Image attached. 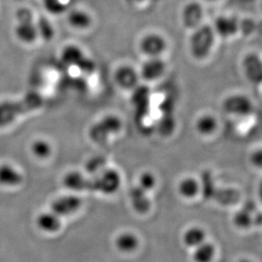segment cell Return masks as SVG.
<instances>
[{
	"mask_svg": "<svg viewBox=\"0 0 262 262\" xmlns=\"http://www.w3.org/2000/svg\"><path fill=\"white\" fill-rule=\"evenodd\" d=\"M245 72L249 79L254 82H260L261 80V62L256 55H250L244 62Z\"/></svg>",
	"mask_w": 262,
	"mask_h": 262,
	"instance_id": "cell-17",
	"label": "cell"
},
{
	"mask_svg": "<svg viewBox=\"0 0 262 262\" xmlns=\"http://www.w3.org/2000/svg\"><path fill=\"white\" fill-rule=\"evenodd\" d=\"M106 161L104 157L102 156H96L92 158L90 161H88L87 167L88 171L89 173L94 175L100 173L101 171H104V169H106Z\"/></svg>",
	"mask_w": 262,
	"mask_h": 262,
	"instance_id": "cell-26",
	"label": "cell"
},
{
	"mask_svg": "<svg viewBox=\"0 0 262 262\" xmlns=\"http://www.w3.org/2000/svg\"><path fill=\"white\" fill-rule=\"evenodd\" d=\"M215 42V31L208 25L196 28L190 38L191 54L196 59H204L210 55Z\"/></svg>",
	"mask_w": 262,
	"mask_h": 262,
	"instance_id": "cell-3",
	"label": "cell"
},
{
	"mask_svg": "<svg viewBox=\"0 0 262 262\" xmlns=\"http://www.w3.org/2000/svg\"><path fill=\"white\" fill-rule=\"evenodd\" d=\"M202 193L208 200H214L223 205H233L239 201L240 193L233 188H219L215 185L210 171L202 174Z\"/></svg>",
	"mask_w": 262,
	"mask_h": 262,
	"instance_id": "cell-2",
	"label": "cell"
},
{
	"mask_svg": "<svg viewBox=\"0 0 262 262\" xmlns=\"http://www.w3.org/2000/svg\"><path fill=\"white\" fill-rule=\"evenodd\" d=\"M166 64L159 57L149 58L142 66L141 76L146 81H156L164 74Z\"/></svg>",
	"mask_w": 262,
	"mask_h": 262,
	"instance_id": "cell-11",
	"label": "cell"
},
{
	"mask_svg": "<svg viewBox=\"0 0 262 262\" xmlns=\"http://www.w3.org/2000/svg\"><path fill=\"white\" fill-rule=\"evenodd\" d=\"M82 200L77 196H63L51 204V210L59 217H62L77 212L82 206Z\"/></svg>",
	"mask_w": 262,
	"mask_h": 262,
	"instance_id": "cell-8",
	"label": "cell"
},
{
	"mask_svg": "<svg viewBox=\"0 0 262 262\" xmlns=\"http://www.w3.org/2000/svg\"><path fill=\"white\" fill-rule=\"evenodd\" d=\"M32 152L39 158H47L52 152V148L48 142L38 140L32 144Z\"/></svg>",
	"mask_w": 262,
	"mask_h": 262,
	"instance_id": "cell-27",
	"label": "cell"
},
{
	"mask_svg": "<svg viewBox=\"0 0 262 262\" xmlns=\"http://www.w3.org/2000/svg\"><path fill=\"white\" fill-rule=\"evenodd\" d=\"M156 177L150 172H144L142 174L139 178V186L140 188H143L147 193L152 190L155 186H156Z\"/></svg>",
	"mask_w": 262,
	"mask_h": 262,
	"instance_id": "cell-29",
	"label": "cell"
},
{
	"mask_svg": "<svg viewBox=\"0 0 262 262\" xmlns=\"http://www.w3.org/2000/svg\"><path fill=\"white\" fill-rule=\"evenodd\" d=\"M239 262H251L250 260H247V259H243V260H240Z\"/></svg>",
	"mask_w": 262,
	"mask_h": 262,
	"instance_id": "cell-32",
	"label": "cell"
},
{
	"mask_svg": "<svg viewBox=\"0 0 262 262\" xmlns=\"http://www.w3.org/2000/svg\"><path fill=\"white\" fill-rule=\"evenodd\" d=\"M183 240L186 246L194 249L205 242V231L202 228L197 227L189 228L183 234Z\"/></svg>",
	"mask_w": 262,
	"mask_h": 262,
	"instance_id": "cell-22",
	"label": "cell"
},
{
	"mask_svg": "<svg viewBox=\"0 0 262 262\" xmlns=\"http://www.w3.org/2000/svg\"><path fill=\"white\" fill-rule=\"evenodd\" d=\"M255 211V206L252 201H248L243 206L241 210H238L234 215L233 217V223L237 228H250L255 223V218L253 216V214Z\"/></svg>",
	"mask_w": 262,
	"mask_h": 262,
	"instance_id": "cell-15",
	"label": "cell"
},
{
	"mask_svg": "<svg viewBox=\"0 0 262 262\" xmlns=\"http://www.w3.org/2000/svg\"><path fill=\"white\" fill-rule=\"evenodd\" d=\"M203 16V10L198 3H189L183 11V23L189 29L198 28Z\"/></svg>",
	"mask_w": 262,
	"mask_h": 262,
	"instance_id": "cell-12",
	"label": "cell"
},
{
	"mask_svg": "<svg viewBox=\"0 0 262 262\" xmlns=\"http://www.w3.org/2000/svg\"><path fill=\"white\" fill-rule=\"evenodd\" d=\"M61 59L67 67H76L82 73L91 74L95 70V64L91 59L76 45H67L62 50Z\"/></svg>",
	"mask_w": 262,
	"mask_h": 262,
	"instance_id": "cell-5",
	"label": "cell"
},
{
	"mask_svg": "<svg viewBox=\"0 0 262 262\" xmlns=\"http://www.w3.org/2000/svg\"><path fill=\"white\" fill-rule=\"evenodd\" d=\"M201 190V184L193 178H186L181 181L178 191L181 195L186 199L194 198Z\"/></svg>",
	"mask_w": 262,
	"mask_h": 262,
	"instance_id": "cell-21",
	"label": "cell"
},
{
	"mask_svg": "<svg viewBox=\"0 0 262 262\" xmlns=\"http://www.w3.org/2000/svg\"><path fill=\"white\" fill-rule=\"evenodd\" d=\"M207 1H215V0H207Z\"/></svg>",
	"mask_w": 262,
	"mask_h": 262,
	"instance_id": "cell-33",
	"label": "cell"
},
{
	"mask_svg": "<svg viewBox=\"0 0 262 262\" xmlns=\"http://www.w3.org/2000/svg\"><path fill=\"white\" fill-rule=\"evenodd\" d=\"M37 224L43 232L55 233L61 228V217L52 211L42 213L37 216Z\"/></svg>",
	"mask_w": 262,
	"mask_h": 262,
	"instance_id": "cell-16",
	"label": "cell"
},
{
	"mask_svg": "<svg viewBox=\"0 0 262 262\" xmlns=\"http://www.w3.org/2000/svg\"><path fill=\"white\" fill-rule=\"evenodd\" d=\"M223 109L228 114L237 117H247L253 112V104L250 99L242 94L228 97L223 102Z\"/></svg>",
	"mask_w": 262,
	"mask_h": 262,
	"instance_id": "cell-7",
	"label": "cell"
},
{
	"mask_svg": "<svg viewBox=\"0 0 262 262\" xmlns=\"http://www.w3.org/2000/svg\"><path fill=\"white\" fill-rule=\"evenodd\" d=\"M43 104L41 94L32 92L16 101L0 102V127L8 126L17 117L39 109Z\"/></svg>",
	"mask_w": 262,
	"mask_h": 262,
	"instance_id": "cell-1",
	"label": "cell"
},
{
	"mask_svg": "<svg viewBox=\"0 0 262 262\" xmlns=\"http://www.w3.org/2000/svg\"><path fill=\"white\" fill-rule=\"evenodd\" d=\"M45 10L53 15H59L67 10V5L62 0H42Z\"/></svg>",
	"mask_w": 262,
	"mask_h": 262,
	"instance_id": "cell-28",
	"label": "cell"
},
{
	"mask_svg": "<svg viewBox=\"0 0 262 262\" xmlns=\"http://www.w3.org/2000/svg\"><path fill=\"white\" fill-rule=\"evenodd\" d=\"M37 33L38 36H41L45 40H51L55 36V29L52 24L45 18H41L37 21Z\"/></svg>",
	"mask_w": 262,
	"mask_h": 262,
	"instance_id": "cell-25",
	"label": "cell"
},
{
	"mask_svg": "<svg viewBox=\"0 0 262 262\" xmlns=\"http://www.w3.org/2000/svg\"><path fill=\"white\" fill-rule=\"evenodd\" d=\"M166 42L163 37L157 33L146 35L140 42V49L149 58L159 57L166 50Z\"/></svg>",
	"mask_w": 262,
	"mask_h": 262,
	"instance_id": "cell-9",
	"label": "cell"
},
{
	"mask_svg": "<svg viewBox=\"0 0 262 262\" xmlns=\"http://www.w3.org/2000/svg\"><path fill=\"white\" fill-rule=\"evenodd\" d=\"M121 128V121L116 116H107L92 126L89 135L96 143L106 141L113 134H117Z\"/></svg>",
	"mask_w": 262,
	"mask_h": 262,
	"instance_id": "cell-6",
	"label": "cell"
},
{
	"mask_svg": "<svg viewBox=\"0 0 262 262\" xmlns=\"http://www.w3.org/2000/svg\"><path fill=\"white\" fill-rule=\"evenodd\" d=\"M215 247L210 243L204 242L194 248L193 259L194 262H211L215 256Z\"/></svg>",
	"mask_w": 262,
	"mask_h": 262,
	"instance_id": "cell-23",
	"label": "cell"
},
{
	"mask_svg": "<svg viewBox=\"0 0 262 262\" xmlns=\"http://www.w3.org/2000/svg\"><path fill=\"white\" fill-rule=\"evenodd\" d=\"M17 24L15 28V37L23 43L30 45L34 42L38 37L37 26L33 20L32 13L23 8L16 13Z\"/></svg>",
	"mask_w": 262,
	"mask_h": 262,
	"instance_id": "cell-4",
	"label": "cell"
},
{
	"mask_svg": "<svg viewBox=\"0 0 262 262\" xmlns=\"http://www.w3.org/2000/svg\"><path fill=\"white\" fill-rule=\"evenodd\" d=\"M115 78L119 87L124 89H131L136 87L139 75L134 68L123 66L118 68L115 74Z\"/></svg>",
	"mask_w": 262,
	"mask_h": 262,
	"instance_id": "cell-13",
	"label": "cell"
},
{
	"mask_svg": "<svg viewBox=\"0 0 262 262\" xmlns=\"http://www.w3.org/2000/svg\"><path fill=\"white\" fill-rule=\"evenodd\" d=\"M68 23L72 28L77 30H84L91 26V15L85 10H73L68 15Z\"/></svg>",
	"mask_w": 262,
	"mask_h": 262,
	"instance_id": "cell-18",
	"label": "cell"
},
{
	"mask_svg": "<svg viewBox=\"0 0 262 262\" xmlns=\"http://www.w3.org/2000/svg\"><path fill=\"white\" fill-rule=\"evenodd\" d=\"M261 153H260V151H258V152L253 155L252 161L255 166H260V164H261Z\"/></svg>",
	"mask_w": 262,
	"mask_h": 262,
	"instance_id": "cell-30",
	"label": "cell"
},
{
	"mask_svg": "<svg viewBox=\"0 0 262 262\" xmlns=\"http://www.w3.org/2000/svg\"><path fill=\"white\" fill-rule=\"evenodd\" d=\"M129 198L131 201L132 205L137 212H147L150 208V201L147 195V192L139 185L132 188L129 191Z\"/></svg>",
	"mask_w": 262,
	"mask_h": 262,
	"instance_id": "cell-14",
	"label": "cell"
},
{
	"mask_svg": "<svg viewBox=\"0 0 262 262\" xmlns=\"http://www.w3.org/2000/svg\"><path fill=\"white\" fill-rule=\"evenodd\" d=\"M196 129L201 134L209 135L215 131L217 126V121L210 115H204L196 121Z\"/></svg>",
	"mask_w": 262,
	"mask_h": 262,
	"instance_id": "cell-24",
	"label": "cell"
},
{
	"mask_svg": "<svg viewBox=\"0 0 262 262\" xmlns=\"http://www.w3.org/2000/svg\"><path fill=\"white\" fill-rule=\"evenodd\" d=\"M127 1H129V2L137 3L141 2L143 0H127Z\"/></svg>",
	"mask_w": 262,
	"mask_h": 262,
	"instance_id": "cell-31",
	"label": "cell"
},
{
	"mask_svg": "<svg viewBox=\"0 0 262 262\" xmlns=\"http://www.w3.org/2000/svg\"><path fill=\"white\" fill-rule=\"evenodd\" d=\"M214 31L223 38H230L237 34L240 29L238 20L233 16L223 15L215 20Z\"/></svg>",
	"mask_w": 262,
	"mask_h": 262,
	"instance_id": "cell-10",
	"label": "cell"
},
{
	"mask_svg": "<svg viewBox=\"0 0 262 262\" xmlns=\"http://www.w3.org/2000/svg\"><path fill=\"white\" fill-rule=\"evenodd\" d=\"M116 247L121 252L131 253L139 246V238L132 233H122L116 238Z\"/></svg>",
	"mask_w": 262,
	"mask_h": 262,
	"instance_id": "cell-20",
	"label": "cell"
},
{
	"mask_svg": "<svg viewBox=\"0 0 262 262\" xmlns=\"http://www.w3.org/2000/svg\"><path fill=\"white\" fill-rule=\"evenodd\" d=\"M23 176L15 167L9 165L0 166V184L5 186L19 185L23 182Z\"/></svg>",
	"mask_w": 262,
	"mask_h": 262,
	"instance_id": "cell-19",
	"label": "cell"
}]
</instances>
